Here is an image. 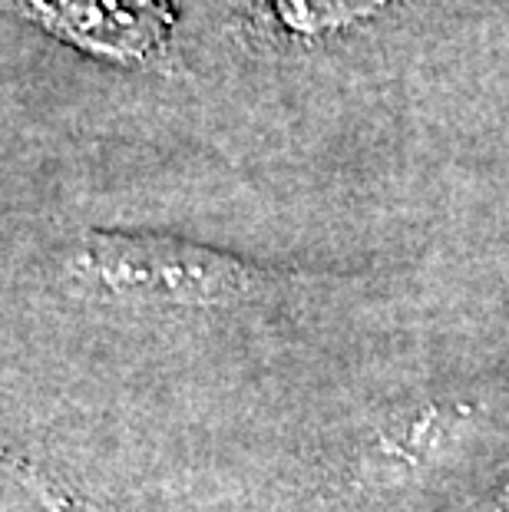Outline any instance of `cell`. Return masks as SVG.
<instances>
[{
    "mask_svg": "<svg viewBox=\"0 0 509 512\" xmlns=\"http://www.w3.org/2000/svg\"><path fill=\"white\" fill-rule=\"evenodd\" d=\"M86 265L123 298L176 308H212L255 298L275 285L272 271L162 235L93 232L86 238Z\"/></svg>",
    "mask_w": 509,
    "mask_h": 512,
    "instance_id": "1",
    "label": "cell"
},
{
    "mask_svg": "<svg viewBox=\"0 0 509 512\" xmlns=\"http://www.w3.org/2000/svg\"><path fill=\"white\" fill-rule=\"evenodd\" d=\"M50 34L113 60H143L172 24L169 0H14Z\"/></svg>",
    "mask_w": 509,
    "mask_h": 512,
    "instance_id": "2",
    "label": "cell"
},
{
    "mask_svg": "<svg viewBox=\"0 0 509 512\" xmlns=\"http://www.w3.org/2000/svg\"><path fill=\"white\" fill-rule=\"evenodd\" d=\"M384 0H275V14L291 30L318 34L328 27H344L351 20L371 14Z\"/></svg>",
    "mask_w": 509,
    "mask_h": 512,
    "instance_id": "3",
    "label": "cell"
},
{
    "mask_svg": "<svg viewBox=\"0 0 509 512\" xmlns=\"http://www.w3.org/2000/svg\"><path fill=\"white\" fill-rule=\"evenodd\" d=\"M473 512H509V489L500 496H493L490 503H483L480 509H473Z\"/></svg>",
    "mask_w": 509,
    "mask_h": 512,
    "instance_id": "4",
    "label": "cell"
}]
</instances>
